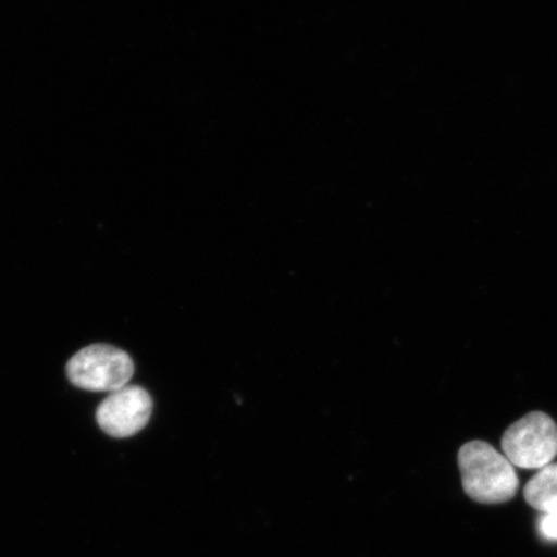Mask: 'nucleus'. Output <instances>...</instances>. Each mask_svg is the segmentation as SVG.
I'll use <instances>...</instances> for the list:
<instances>
[{"label": "nucleus", "mask_w": 557, "mask_h": 557, "mask_svg": "<svg viewBox=\"0 0 557 557\" xmlns=\"http://www.w3.org/2000/svg\"><path fill=\"white\" fill-rule=\"evenodd\" d=\"M463 491L475 503L498 505L517 496L519 478L515 466L490 443L473 441L458 451Z\"/></svg>", "instance_id": "f257e3e1"}, {"label": "nucleus", "mask_w": 557, "mask_h": 557, "mask_svg": "<svg viewBox=\"0 0 557 557\" xmlns=\"http://www.w3.org/2000/svg\"><path fill=\"white\" fill-rule=\"evenodd\" d=\"M539 532L543 540L557 542V512L542 515L539 520Z\"/></svg>", "instance_id": "423d86ee"}, {"label": "nucleus", "mask_w": 557, "mask_h": 557, "mask_svg": "<svg viewBox=\"0 0 557 557\" xmlns=\"http://www.w3.org/2000/svg\"><path fill=\"white\" fill-rule=\"evenodd\" d=\"M152 413V399L146 389L125 386L111 393L97 409L96 420L110 436L129 437L148 424Z\"/></svg>", "instance_id": "20e7f679"}, {"label": "nucleus", "mask_w": 557, "mask_h": 557, "mask_svg": "<svg viewBox=\"0 0 557 557\" xmlns=\"http://www.w3.org/2000/svg\"><path fill=\"white\" fill-rule=\"evenodd\" d=\"M504 455L520 469H543L557 456V426L552 417L532 412L511 424L503 436Z\"/></svg>", "instance_id": "7ed1b4c3"}, {"label": "nucleus", "mask_w": 557, "mask_h": 557, "mask_svg": "<svg viewBox=\"0 0 557 557\" xmlns=\"http://www.w3.org/2000/svg\"><path fill=\"white\" fill-rule=\"evenodd\" d=\"M135 364L121 348L95 344L82 348L66 366L74 386L95 393H114L134 377Z\"/></svg>", "instance_id": "f03ea898"}, {"label": "nucleus", "mask_w": 557, "mask_h": 557, "mask_svg": "<svg viewBox=\"0 0 557 557\" xmlns=\"http://www.w3.org/2000/svg\"><path fill=\"white\" fill-rule=\"evenodd\" d=\"M529 506L545 513L557 512V463H549L529 480L524 487Z\"/></svg>", "instance_id": "39448f33"}]
</instances>
